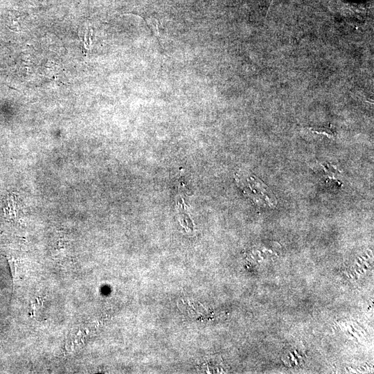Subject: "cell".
Returning a JSON list of instances; mask_svg holds the SVG:
<instances>
[{
  "instance_id": "obj_1",
  "label": "cell",
  "mask_w": 374,
  "mask_h": 374,
  "mask_svg": "<svg viewBox=\"0 0 374 374\" xmlns=\"http://www.w3.org/2000/svg\"><path fill=\"white\" fill-rule=\"evenodd\" d=\"M12 278L15 279L17 271V265L14 259H8Z\"/></svg>"
}]
</instances>
